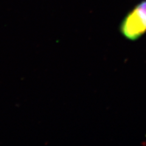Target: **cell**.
Returning a JSON list of instances; mask_svg holds the SVG:
<instances>
[{
    "mask_svg": "<svg viewBox=\"0 0 146 146\" xmlns=\"http://www.w3.org/2000/svg\"><path fill=\"white\" fill-rule=\"evenodd\" d=\"M119 30L127 40L136 41L146 33V0L130 11L121 21Z\"/></svg>",
    "mask_w": 146,
    "mask_h": 146,
    "instance_id": "obj_1",
    "label": "cell"
}]
</instances>
